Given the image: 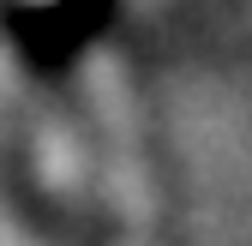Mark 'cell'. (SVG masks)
I'll return each instance as SVG.
<instances>
[{
    "label": "cell",
    "mask_w": 252,
    "mask_h": 246,
    "mask_svg": "<svg viewBox=\"0 0 252 246\" xmlns=\"http://www.w3.org/2000/svg\"><path fill=\"white\" fill-rule=\"evenodd\" d=\"M12 6L48 24V18H66V12H78V6H84V0H12Z\"/></svg>",
    "instance_id": "obj_1"
}]
</instances>
